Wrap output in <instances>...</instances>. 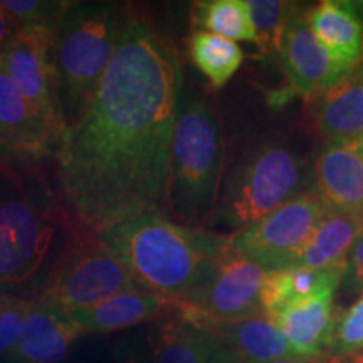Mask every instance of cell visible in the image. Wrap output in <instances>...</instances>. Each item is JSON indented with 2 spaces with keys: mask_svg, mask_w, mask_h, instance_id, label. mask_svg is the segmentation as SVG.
Here are the masks:
<instances>
[{
  "mask_svg": "<svg viewBox=\"0 0 363 363\" xmlns=\"http://www.w3.org/2000/svg\"><path fill=\"white\" fill-rule=\"evenodd\" d=\"M305 163L283 143H264L234 167L208 225L239 233L306 190Z\"/></svg>",
  "mask_w": 363,
  "mask_h": 363,
  "instance_id": "obj_6",
  "label": "cell"
},
{
  "mask_svg": "<svg viewBox=\"0 0 363 363\" xmlns=\"http://www.w3.org/2000/svg\"><path fill=\"white\" fill-rule=\"evenodd\" d=\"M360 352H363V291L350 308L335 316L326 358L345 360Z\"/></svg>",
  "mask_w": 363,
  "mask_h": 363,
  "instance_id": "obj_27",
  "label": "cell"
},
{
  "mask_svg": "<svg viewBox=\"0 0 363 363\" xmlns=\"http://www.w3.org/2000/svg\"><path fill=\"white\" fill-rule=\"evenodd\" d=\"M217 363H240V362L233 355V353H227V355L222 358V360L217 362Z\"/></svg>",
  "mask_w": 363,
  "mask_h": 363,
  "instance_id": "obj_34",
  "label": "cell"
},
{
  "mask_svg": "<svg viewBox=\"0 0 363 363\" xmlns=\"http://www.w3.org/2000/svg\"><path fill=\"white\" fill-rule=\"evenodd\" d=\"M136 286L128 269L99 240L98 234L76 229L35 299L69 315Z\"/></svg>",
  "mask_w": 363,
  "mask_h": 363,
  "instance_id": "obj_7",
  "label": "cell"
},
{
  "mask_svg": "<svg viewBox=\"0 0 363 363\" xmlns=\"http://www.w3.org/2000/svg\"><path fill=\"white\" fill-rule=\"evenodd\" d=\"M69 315L33 299L17 347L7 363H61L81 338Z\"/></svg>",
  "mask_w": 363,
  "mask_h": 363,
  "instance_id": "obj_15",
  "label": "cell"
},
{
  "mask_svg": "<svg viewBox=\"0 0 363 363\" xmlns=\"http://www.w3.org/2000/svg\"><path fill=\"white\" fill-rule=\"evenodd\" d=\"M98 238L140 288L174 306L201 286L229 244V235L179 224L163 211L126 217L99 230Z\"/></svg>",
  "mask_w": 363,
  "mask_h": 363,
  "instance_id": "obj_2",
  "label": "cell"
},
{
  "mask_svg": "<svg viewBox=\"0 0 363 363\" xmlns=\"http://www.w3.org/2000/svg\"><path fill=\"white\" fill-rule=\"evenodd\" d=\"M256 44L266 56L281 52V45L289 21L298 11V4L284 0H246Z\"/></svg>",
  "mask_w": 363,
  "mask_h": 363,
  "instance_id": "obj_25",
  "label": "cell"
},
{
  "mask_svg": "<svg viewBox=\"0 0 363 363\" xmlns=\"http://www.w3.org/2000/svg\"><path fill=\"white\" fill-rule=\"evenodd\" d=\"M13 34H16V30H13L11 21H9L7 12L0 6V57L6 52L7 45L11 44Z\"/></svg>",
  "mask_w": 363,
  "mask_h": 363,
  "instance_id": "obj_31",
  "label": "cell"
},
{
  "mask_svg": "<svg viewBox=\"0 0 363 363\" xmlns=\"http://www.w3.org/2000/svg\"><path fill=\"white\" fill-rule=\"evenodd\" d=\"M328 206L315 187L303 190L264 219L229 235L230 247L266 271L283 269L308 242Z\"/></svg>",
  "mask_w": 363,
  "mask_h": 363,
  "instance_id": "obj_9",
  "label": "cell"
},
{
  "mask_svg": "<svg viewBox=\"0 0 363 363\" xmlns=\"http://www.w3.org/2000/svg\"><path fill=\"white\" fill-rule=\"evenodd\" d=\"M328 363H363V352L345 358V360H328Z\"/></svg>",
  "mask_w": 363,
  "mask_h": 363,
  "instance_id": "obj_33",
  "label": "cell"
},
{
  "mask_svg": "<svg viewBox=\"0 0 363 363\" xmlns=\"http://www.w3.org/2000/svg\"><path fill=\"white\" fill-rule=\"evenodd\" d=\"M180 104L175 48L126 11L110 66L56 152L59 201L76 229L98 234L126 217L165 212Z\"/></svg>",
  "mask_w": 363,
  "mask_h": 363,
  "instance_id": "obj_1",
  "label": "cell"
},
{
  "mask_svg": "<svg viewBox=\"0 0 363 363\" xmlns=\"http://www.w3.org/2000/svg\"><path fill=\"white\" fill-rule=\"evenodd\" d=\"M13 30L30 27H59L71 2L67 0H0Z\"/></svg>",
  "mask_w": 363,
  "mask_h": 363,
  "instance_id": "obj_26",
  "label": "cell"
},
{
  "mask_svg": "<svg viewBox=\"0 0 363 363\" xmlns=\"http://www.w3.org/2000/svg\"><path fill=\"white\" fill-rule=\"evenodd\" d=\"M57 29L30 27L17 30L2 54V65L39 120L61 143L66 128L59 110L54 72Z\"/></svg>",
  "mask_w": 363,
  "mask_h": 363,
  "instance_id": "obj_10",
  "label": "cell"
},
{
  "mask_svg": "<svg viewBox=\"0 0 363 363\" xmlns=\"http://www.w3.org/2000/svg\"><path fill=\"white\" fill-rule=\"evenodd\" d=\"M174 310L169 299L136 286L99 305L72 311L69 318L83 335H104L157 321Z\"/></svg>",
  "mask_w": 363,
  "mask_h": 363,
  "instance_id": "obj_16",
  "label": "cell"
},
{
  "mask_svg": "<svg viewBox=\"0 0 363 363\" xmlns=\"http://www.w3.org/2000/svg\"><path fill=\"white\" fill-rule=\"evenodd\" d=\"M195 29L229 40H246L256 44V33L249 17L246 0H202L192 9Z\"/></svg>",
  "mask_w": 363,
  "mask_h": 363,
  "instance_id": "obj_24",
  "label": "cell"
},
{
  "mask_svg": "<svg viewBox=\"0 0 363 363\" xmlns=\"http://www.w3.org/2000/svg\"><path fill=\"white\" fill-rule=\"evenodd\" d=\"M269 363H328V358H321V360H299V358H281Z\"/></svg>",
  "mask_w": 363,
  "mask_h": 363,
  "instance_id": "obj_32",
  "label": "cell"
},
{
  "mask_svg": "<svg viewBox=\"0 0 363 363\" xmlns=\"http://www.w3.org/2000/svg\"><path fill=\"white\" fill-rule=\"evenodd\" d=\"M190 59L214 88L229 83L244 61L238 43L220 35L195 30L189 40Z\"/></svg>",
  "mask_w": 363,
  "mask_h": 363,
  "instance_id": "obj_23",
  "label": "cell"
},
{
  "mask_svg": "<svg viewBox=\"0 0 363 363\" xmlns=\"http://www.w3.org/2000/svg\"><path fill=\"white\" fill-rule=\"evenodd\" d=\"M35 165L0 162V286L33 279L51 252L59 222L71 224Z\"/></svg>",
  "mask_w": 363,
  "mask_h": 363,
  "instance_id": "obj_3",
  "label": "cell"
},
{
  "mask_svg": "<svg viewBox=\"0 0 363 363\" xmlns=\"http://www.w3.org/2000/svg\"><path fill=\"white\" fill-rule=\"evenodd\" d=\"M59 140L39 120L0 57V162L39 163L56 155Z\"/></svg>",
  "mask_w": 363,
  "mask_h": 363,
  "instance_id": "obj_12",
  "label": "cell"
},
{
  "mask_svg": "<svg viewBox=\"0 0 363 363\" xmlns=\"http://www.w3.org/2000/svg\"><path fill=\"white\" fill-rule=\"evenodd\" d=\"M363 235V216L328 208L315 233L286 267L326 269L347 264L348 254Z\"/></svg>",
  "mask_w": 363,
  "mask_h": 363,
  "instance_id": "obj_21",
  "label": "cell"
},
{
  "mask_svg": "<svg viewBox=\"0 0 363 363\" xmlns=\"http://www.w3.org/2000/svg\"><path fill=\"white\" fill-rule=\"evenodd\" d=\"M224 145L219 118L203 99H182L170 150L165 208L185 225L208 224L220 195Z\"/></svg>",
  "mask_w": 363,
  "mask_h": 363,
  "instance_id": "obj_5",
  "label": "cell"
},
{
  "mask_svg": "<svg viewBox=\"0 0 363 363\" xmlns=\"http://www.w3.org/2000/svg\"><path fill=\"white\" fill-rule=\"evenodd\" d=\"M33 299L0 291V363H7L19 342Z\"/></svg>",
  "mask_w": 363,
  "mask_h": 363,
  "instance_id": "obj_28",
  "label": "cell"
},
{
  "mask_svg": "<svg viewBox=\"0 0 363 363\" xmlns=\"http://www.w3.org/2000/svg\"><path fill=\"white\" fill-rule=\"evenodd\" d=\"M116 2H71L57 29L54 72L65 128L83 116L115 54L125 21Z\"/></svg>",
  "mask_w": 363,
  "mask_h": 363,
  "instance_id": "obj_4",
  "label": "cell"
},
{
  "mask_svg": "<svg viewBox=\"0 0 363 363\" xmlns=\"http://www.w3.org/2000/svg\"><path fill=\"white\" fill-rule=\"evenodd\" d=\"M150 363H217L230 353L207 326L175 310L148 331Z\"/></svg>",
  "mask_w": 363,
  "mask_h": 363,
  "instance_id": "obj_14",
  "label": "cell"
},
{
  "mask_svg": "<svg viewBox=\"0 0 363 363\" xmlns=\"http://www.w3.org/2000/svg\"><path fill=\"white\" fill-rule=\"evenodd\" d=\"M347 264H340L326 269L311 267H283L267 271L261 289V308L267 316L276 315L286 306L315 294L335 289L343 283Z\"/></svg>",
  "mask_w": 363,
  "mask_h": 363,
  "instance_id": "obj_22",
  "label": "cell"
},
{
  "mask_svg": "<svg viewBox=\"0 0 363 363\" xmlns=\"http://www.w3.org/2000/svg\"><path fill=\"white\" fill-rule=\"evenodd\" d=\"M279 56L289 88L311 101L350 71L318 43L308 22V9L301 7L289 21Z\"/></svg>",
  "mask_w": 363,
  "mask_h": 363,
  "instance_id": "obj_11",
  "label": "cell"
},
{
  "mask_svg": "<svg viewBox=\"0 0 363 363\" xmlns=\"http://www.w3.org/2000/svg\"><path fill=\"white\" fill-rule=\"evenodd\" d=\"M311 115L328 143H363V61L313 99Z\"/></svg>",
  "mask_w": 363,
  "mask_h": 363,
  "instance_id": "obj_17",
  "label": "cell"
},
{
  "mask_svg": "<svg viewBox=\"0 0 363 363\" xmlns=\"http://www.w3.org/2000/svg\"><path fill=\"white\" fill-rule=\"evenodd\" d=\"M115 363H150V352L138 335H126L116 343Z\"/></svg>",
  "mask_w": 363,
  "mask_h": 363,
  "instance_id": "obj_29",
  "label": "cell"
},
{
  "mask_svg": "<svg viewBox=\"0 0 363 363\" xmlns=\"http://www.w3.org/2000/svg\"><path fill=\"white\" fill-rule=\"evenodd\" d=\"M315 189L331 211L363 216V143H326L315 163Z\"/></svg>",
  "mask_w": 363,
  "mask_h": 363,
  "instance_id": "obj_13",
  "label": "cell"
},
{
  "mask_svg": "<svg viewBox=\"0 0 363 363\" xmlns=\"http://www.w3.org/2000/svg\"><path fill=\"white\" fill-rule=\"evenodd\" d=\"M266 272L261 264L227 244L206 279L189 298L175 305V311L203 326L259 315Z\"/></svg>",
  "mask_w": 363,
  "mask_h": 363,
  "instance_id": "obj_8",
  "label": "cell"
},
{
  "mask_svg": "<svg viewBox=\"0 0 363 363\" xmlns=\"http://www.w3.org/2000/svg\"><path fill=\"white\" fill-rule=\"evenodd\" d=\"M240 363H269L294 358L288 340L264 313L238 321L207 326Z\"/></svg>",
  "mask_w": 363,
  "mask_h": 363,
  "instance_id": "obj_20",
  "label": "cell"
},
{
  "mask_svg": "<svg viewBox=\"0 0 363 363\" xmlns=\"http://www.w3.org/2000/svg\"><path fill=\"white\" fill-rule=\"evenodd\" d=\"M343 284L348 291H363V235L348 254L347 271H345Z\"/></svg>",
  "mask_w": 363,
  "mask_h": 363,
  "instance_id": "obj_30",
  "label": "cell"
},
{
  "mask_svg": "<svg viewBox=\"0 0 363 363\" xmlns=\"http://www.w3.org/2000/svg\"><path fill=\"white\" fill-rule=\"evenodd\" d=\"M353 6L357 7L358 13H360V17H362V19H363V2H353Z\"/></svg>",
  "mask_w": 363,
  "mask_h": 363,
  "instance_id": "obj_35",
  "label": "cell"
},
{
  "mask_svg": "<svg viewBox=\"0 0 363 363\" xmlns=\"http://www.w3.org/2000/svg\"><path fill=\"white\" fill-rule=\"evenodd\" d=\"M363 19L353 2L323 0L308 9V22L326 52L347 67L363 61Z\"/></svg>",
  "mask_w": 363,
  "mask_h": 363,
  "instance_id": "obj_19",
  "label": "cell"
},
{
  "mask_svg": "<svg viewBox=\"0 0 363 363\" xmlns=\"http://www.w3.org/2000/svg\"><path fill=\"white\" fill-rule=\"evenodd\" d=\"M335 289H326L315 296L301 299L269 316L283 331L294 358L321 360L326 358L331 330L335 323Z\"/></svg>",
  "mask_w": 363,
  "mask_h": 363,
  "instance_id": "obj_18",
  "label": "cell"
}]
</instances>
